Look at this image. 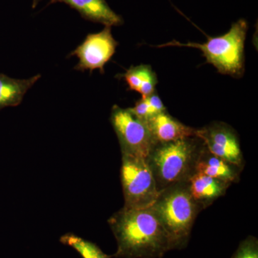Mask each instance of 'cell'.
<instances>
[{"label":"cell","instance_id":"2e32d148","mask_svg":"<svg viewBox=\"0 0 258 258\" xmlns=\"http://www.w3.org/2000/svg\"><path fill=\"white\" fill-rule=\"evenodd\" d=\"M232 258H258V240L248 236L240 242Z\"/></svg>","mask_w":258,"mask_h":258},{"label":"cell","instance_id":"d6986e66","mask_svg":"<svg viewBox=\"0 0 258 258\" xmlns=\"http://www.w3.org/2000/svg\"><path fill=\"white\" fill-rule=\"evenodd\" d=\"M41 0H32V8H35Z\"/></svg>","mask_w":258,"mask_h":258},{"label":"cell","instance_id":"9c48e42d","mask_svg":"<svg viewBox=\"0 0 258 258\" xmlns=\"http://www.w3.org/2000/svg\"><path fill=\"white\" fill-rule=\"evenodd\" d=\"M144 122L157 144L196 137V129L183 124L166 111L153 115Z\"/></svg>","mask_w":258,"mask_h":258},{"label":"cell","instance_id":"8992f818","mask_svg":"<svg viewBox=\"0 0 258 258\" xmlns=\"http://www.w3.org/2000/svg\"><path fill=\"white\" fill-rule=\"evenodd\" d=\"M111 122L119 142L122 155L148 159L155 147L144 120L132 113L130 108L115 105L111 109Z\"/></svg>","mask_w":258,"mask_h":258},{"label":"cell","instance_id":"7c38bea8","mask_svg":"<svg viewBox=\"0 0 258 258\" xmlns=\"http://www.w3.org/2000/svg\"><path fill=\"white\" fill-rule=\"evenodd\" d=\"M230 184L202 173L195 172L188 180V186L193 200L203 209L225 195Z\"/></svg>","mask_w":258,"mask_h":258},{"label":"cell","instance_id":"52a82bcc","mask_svg":"<svg viewBox=\"0 0 258 258\" xmlns=\"http://www.w3.org/2000/svg\"><path fill=\"white\" fill-rule=\"evenodd\" d=\"M118 44L112 35L111 27L105 26L101 32L89 34L70 55L79 58L75 69L80 71L88 70L91 72L98 70L104 74L105 66L114 55Z\"/></svg>","mask_w":258,"mask_h":258},{"label":"cell","instance_id":"9a60e30c","mask_svg":"<svg viewBox=\"0 0 258 258\" xmlns=\"http://www.w3.org/2000/svg\"><path fill=\"white\" fill-rule=\"evenodd\" d=\"M61 243L70 246L77 251L83 258H112L91 241L85 240L79 236L73 233L64 234L60 237Z\"/></svg>","mask_w":258,"mask_h":258},{"label":"cell","instance_id":"277c9868","mask_svg":"<svg viewBox=\"0 0 258 258\" xmlns=\"http://www.w3.org/2000/svg\"><path fill=\"white\" fill-rule=\"evenodd\" d=\"M247 29V21L240 19L232 24L230 30L225 35L209 37L205 43H181L172 40L157 47L179 46L200 49L207 62L215 66L219 73L240 78L244 72V42Z\"/></svg>","mask_w":258,"mask_h":258},{"label":"cell","instance_id":"5bb4252c","mask_svg":"<svg viewBox=\"0 0 258 258\" xmlns=\"http://www.w3.org/2000/svg\"><path fill=\"white\" fill-rule=\"evenodd\" d=\"M121 77L124 79L129 89L140 93L142 98H147L155 92L157 76L149 64L131 67Z\"/></svg>","mask_w":258,"mask_h":258},{"label":"cell","instance_id":"7a4b0ae2","mask_svg":"<svg viewBox=\"0 0 258 258\" xmlns=\"http://www.w3.org/2000/svg\"><path fill=\"white\" fill-rule=\"evenodd\" d=\"M203 147L197 137L156 144L147 161L159 191L189 179Z\"/></svg>","mask_w":258,"mask_h":258},{"label":"cell","instance_id":"5b68a950","mask_svg":"<svg viewBox=\"0 0 258 258\" xmlns=\"http://www.w3.org/2000/svg\"><path fill=\"white\" fill-rule=\"evenodd\" d=\"M120 180L125 208H150L157 201L160 191L147 159L122 155Z\"/></svg>","mask_w":258,"mask_h":258},{"label":"cell","instance_id":"ac0fdd59","mask_svg":"<svg viewBox=\"0 0 258 258\" xmlns=\"http://www.w3.org/2000/svg\"><path fill=\"white\" fill-rule=\"evenodd\" d=\"M145 98L155 114L166 111L165 106L163 104V102L161 101V98H159V96L155 92Z\"/></svg>","mask_w":258,"mask_h":258},{"label":"cell","instance_id":"3957f363","mask_svg":"<svg viewBox=\"0 0 258 258\" xmlns=\"http://www.w3.org/2000/svg\"><path fill=\"white\" fill-rule=\"evenodd\" d=\"M152 207L169 237L171 248L184 247L202 210L190 194L188 181L161 191Z\"/></svg>","mask_w":258,"mask_h":258},{"label":"cell","instance_id":"30bf717a","mask_svg":"<svg viewBox=\"0 0 258 258\" xmlns=\"http://www.w3.org/2000/svg\"><path fill=\"white\" fill-rule=\"evenodd\" d=\"M52 3H64L86 20L104 26H119L123 23V18L110 8L106 0H52Z\"/></svg>","mask_w":258,"mask_h":258},{"label":"cell","instance_id":"e0dca14e","mask_svg":"<svg viewBox=\"0 0 258 258\" xmlns=\"http://www.w3.org/2000/svg\"><path fill=\"white\" fill-rule=\"evenodd\" d=\"M130 110L136 116L138 117L139 118L144 120V121L149 119L153 115H156L145 98H142L139 99L136 103L135 106L134 108H130Z\"/></svg>","mask_w":258,"mask_h":258},{"label":"cell","instance_id":"6da1fadb","mask_svg":"<svg viewBox=\"0 0 258 258\" xmlns=\"http://www.w3.org/2000/svg\"><path fill=\"white\" fill-rule=\"evenodd\" d=\"M108 222L117 242L113 257L160 258L172 249L169 237L152 207H123Z\"/></svg>","mask_w":258,"mask_h":258},{"label":"cell","instance_id":"8fae6325","mask_svg":"<svg viewBox=\"0 0 258 258\" xmlns=\"http://www.w3.org/2000/svg\"><path fill=\"white\" fill-rule=\"evenodd\" d=\"M242 169L222 158L214 155L209 152L203 144L197 161L195 171L232 184L238 181Z\"/></svg>","mask_w":258,"mask_h":258},{"label":"cell","instance_id":"4fadbf2b","mask_svg":"<svg viewBox=\"0 0 258 258\" xmlns=\"http://www.w3.org/2000/svg\"><path fill=\"white\" fill-rule=\"evenodd\" d=\"M40 77L41 75L38 74L28 79H15L0 74V110L20 105L25 95Z\"/></svg>","mask_w":258,"mask_h":258},{"label":"cell","instance_id":"ba28073f","mask_svg":"<svg viewBox=\"0 0 258 258\" xmlns=\"http://www.w3.org/2000/svg\"><path fill=\"white\" fill-rule=\"evenodd\" d=\"M196 137L214 155L239 167L243 166L240 139L230 125L223 122H213L203 128L196 129Z\"/></svg>","mask_w":258,"mask_h":258}]
</instances>
